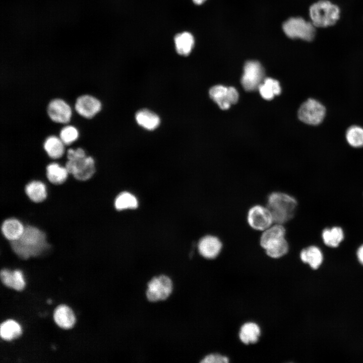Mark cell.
I'll list each match as a JSON object with an SVG mask.
<instances>
[{
  "label": "cell",
  "instance_id": "obj_9",
  "mask_svg": "<svg viewBox=\"0 0 363 363\" xmlns=\"http://www.w3.org/2000/svg\"><path fill=\"white\" fill-rule=\"evenodd\" d=\"M265 79L264 70L259 62L254 60L246 62L241 79V85L246 90L252 91L258 89Z\"/></svg>",
  "mask_w": 363,
  "mask_h": 363
},
{
  "label": "cell",
  "instance_id": "obj_24",
  "mask_svg": "<svg viewBox=\"0 0 363 363\" xmlns=\"http://www.w3.org/2000/svg\"><path fill=\"white\" fill-rule=\"evenodd\" d=\"M64 144L60 138L51 136L45 140L43 147L49 157L57 159L61 157L64 153Z\"/></svg>",
  "mask_w": 363,
  "mask_h": 363
},
{
  "label": "cell",
  "instance_id": "obj_30",
  "mask_svg": "<svg viewBox=\"0 0 363 363\" xmlns=\"http://www.w3.org/2000/svg\"><path fill=\"white\" fill-rule=\"evenodd\" d=\"M77 129L72 126L63 128L60 132L59 138L66 145H69L76 141L78 137Z\"/></svg>",
  "mask_w": 363,
  "mask_h": 363
},
{
  "label": "cell",
  "instance_id": "obj_12",
  "mask_svg": "<svg viewBox=\"0 0 363 363\" xmlns=\"http://www.w3.org/2000/svg\"><path fill=\"white\" fill-rule=\"evenodd\" d=\"M47 112L50 118L58 123H68L72 115V110L70 105L64 100L58 98L50 101L47 106Z\"/></svg>",
  "mask_w": 363,
  "mask_h": 363
},
{
  "label": "cell",
  "instance_id": "obj_4",
  "mask_svg": "<svg viewBox=\"0 0 363 363\" xmlns=\"http://www.w3.org/2000/svg\"><path fill=\"white\" fill-rule=\"evenodd\" d=\"M65 167L69 174H72L77 180H87L95 173L94 160L92 157L86 156L83 149H69Z\"/></svg>",
  "mask_w": 363,
  "mask_h": 363
},
{
  "label": "cell",
  "instance_id": "obj_5",
  "mask_svg": "<svg viewBox=\"0 0 363 363\" xmlns=\"http://www.w3.org/2000/svg\"><path fill=\"white\" fill-rule=\"evenodd\" d=\"M338 6L327 0H321L310 8V16L313 24L318 27H327L334 25L339 18Z\"/></svg>",
  "mask_w": 363,
  "mask_h": 363
},
{
  "label": "cell",
  "instance_id": "obj_33",
  "mask_svg": "<svg viewBox=\"0 0 363 363\" xmlns=\"http://www.w3.org/2000/svg\"><path fill=\"white\" fill-rule=\"evenodd\" d=\"M206 0H193V2L196 5H201L203 4Z\"/></svg>",
  "mask_w": 363,
  "mask_h": 363
},
{
  "label": "cell",
  "instance_id": "obj_20",
  "mask_svg": "<svg viewBox=\"0 0 363 363\" xmlns=\"http://www.w3.org/2000/svg\"><path fill=\"white\" fill-rule=\"evenodd\" d=\"M135 118L138 125L148 130L156 129L160 122L156 114L146 109L138 111L136 114Z\"/></svg>",
  "mask_w": 363,
  "mask_h": 363
},
{
  "label": "cell",
  "instance_id": "obj_7",
  "mask_svg": "<svg viewBox=\"0 0 363 363\" xmlns=\"http://www.w3.org/2000/svg\"><path fill=\"white\" fill-rule=\"evenodd\" d=\"M282 28L285 34L290 38L311 41L315 36V26L300 17L289 19L283 23Z\"/></svg>",
  "mask_w": 363,
  "mask_h": 363
},
{
  "label": "cell",
  "instance_id": "obj_18",
  "mask_svg": "<svg viewBox=\"0 0 363 363\" xmlns=\"http://www.w3.org/2000/svg\"><path fill=\"white\" fill-rule=\"evenodd\" d=\"M300 258L304 263L308 264L312 269H317L322 263L323 256L321 250L318 247L310 246L301 251Z\"/></svg>",
  "mask_w": 363,
  "mask_h": 363
},
{
  "label": "cell",
  "instance_id": "obj_15",
  "mask_svg": "<svg viewBox=\"0 0 363 363\" xmlns=\"http://www.w3.org/2000/svg\"><path fill=\"white\" fill-rule=\"evenodd\" d=\"M1 279L6 286L16 290L21 291L25 286V281L21 271L15 270L13 271L3 269L1 271Z\"/></svg>",
  "mask_w": 363,
  "mask_h": 363
},
{
  "label": "cell",
  "instance_id": "obj_29",
  "mask_svg": "<svg viewBox=\"0 0 363 363\" xmlns=\"http://www.w3.org/2000/svg\"><path fill=\"white\" fill-rule=\"evenodd\" d=\"M346 140L350 145L354 147L363 146V129L358 126H352L346 132Z\"/></svg>",
  "mask_w": 363,
  "mask_h": 363
},
{
  "label": "cell",
  "instance_id": "obj_27",
  "mask_svg": "<svg viewBox=\"0 0 363 363\" xmlns=\"http://www.w3.org/2000/svg\"><path fill=\"white\" fill-rule=\"evenodd\" d=\"M258 90L261 96L267 100L272 99L275 95H278L281 93V87L279 82L270 78H265Z\"/></svg>",
  "mask_w": 363,
  "mask_h": 363
},
{
  "label": "cell",
  "instance_id": "obj_11",
  "mask_svg": "<svg viewBox=\"0 0 363 363\" xmlns=\"http://www.w3.org/2000/svg\"><path fill=\"white\" fill-rule=\"evenodd\" d=\"M209 95L222 109H228L232 104L236 103L238 99V93L234 87L222 85L212 87L209 90Z\"/></svg>",
  "mask_w": 363,
  "mask_h": 363
},
{
  "label": "cell",
  "instance_id": "obj_14",
  "mask_svg": "<svg viewBox=\"0 0 363 363\" xmlns=\"http://www.w3.org/2000/svg\"><path fill=\"white\" fill-rule=\"evenodd\" d=\"M223 245L220 239L214 235H207L202 237L198 245L200 254L204 258L213 259L221 251Z\"/></svg>",
  "mask_w": 363,
  "mask_h": 363
},
{
  "label": "cell",
  "instance_id": "obj_3",
  "mask_svg": "<svg viewBox=\"0 0 363 363\" xmlns=\"http://www.w3.org/2000/svg\"><path fill=\"white\" fill-rule=\"evenodd\" d=\"M286 234L284 225L277 223L273 224L262 231L259 243L267 256L272 258H279L287 253L289 245Z\"/></svg>",
  "mask_w": 363,
  "mask_h": 363
},
{
  "label": "cell",
  "instance_id": "obj_22",
  "mask_svg": "<svg viewBox=\"0 0 363 363\" xmlns=\"http://www.w3.org/2000/svg\"><path fill=\"white\" fill-rule=\"evenodd\" d=\"M260 335L259 326L253 322L244 324L240 328L239 333L240 340L245 344L256 343Z\"/></svg>",
  "mask_w": 363,
  "mask_h": 363
},
{
  "label": "cell",
  "instance_id": "obj_32",
  "mask_svg": "<svg viewBox=\"0 0 363 363\" xmlns=\"http://www.w3.org/2000/svg\"><path fill=\"white\" fill-rule=\"evenodd\" d=\"M356 255L359 262L363 265V245L358 248Z\"/></svg>",
  "mask_w": 363,
  "mask_h": 363
},
{
  "label": "cell",
  "instance_id": "obj_17",
  "mask_svg": "<svg viewBox=\"0 0 363 363\" xmlns=\"http://www.w3.org/2000/svg\"><path fill=\"white\" fill-rule=\"evenodd\" d=\"M25 226L16 218H8L2 223L1 230L5 237L10 241L18 240L22 235Z\"/></svg>",
  "mask_w": 363,
  "mask_h": 363
},
{
  "label": "cell",
  "instance_id": "obj_25",
  "mask_svg": "<svg viewBox=\"0 0 363 363\" xmlns=\"http://www.w3.org/2000/svg\"><path fill=\"white\" fill-rule=\"evenodd\" d=\"M22 334L21 326L13 320L3 322L0 327V335L2 339L11 341L20 337Z\"/></svg>",
  "mask_w": 363,
  "mask_h": 363
},
{
  "label": "cell",
  "instance_id": "obj_13",
  "mask_svg": "<svg viewBox=\"0 0 363 363\" xmlns=\"http://www.w3.org/2000/svg\"><path fill=\"white\" fill-rule=\"evenodd\" d=\"M75 108L82 116L91 118L101 108V103L96 98L89 95H83L76 100Z\"/></svg>",
  "mask_w": 363,
  "mask_h": 363
},
{
  "label": "cell",
  "instance_id": "obj_6",
  "mask_svg": "<svg viewBox=\"0 0 363 363\" xmlns=\"http://www.w3.org/2000/svg\"><path fill=\"white\" fill-rule=\"evenodd\" d=\"M173 290V284L171 279L165 274H161L152 277L147 284L146 297L152 302L167 299Z\"/></svg>",
  "mask_w": 363,
  "mask_h": 363
},
{
  "label": "cell",
  "instance_id": "obj_28",
  "mask_svg": "<svg viewBox=\"0 0 363 363\" xmlns=\"http://www.w3.org/2000/svg\"><path fill=\"white\" fill-rule=\"evenodd\" d=\"M114 206L118 210L134 209L138 206V201L133 195L124 192L119 194L115 198Z\"/></svg>",
  "mask_w": 363,
  "mask_h": 363
},
{
  "label": "cell",
  "instance_id": "obj_10",
  "mask_svg": "<svg viewBox=\"0 0 363 363\" xmlns=\"http://www.w3.org/2000/svg\"><path fill=\"white\" fill-rule=\"evenodd\" d=\"M325 112V107L320 102L310 98L301 105L298 111V116L306 124L317 125L322 122Z\"/></svg>",
  "mask_w": 363,
  "mask_h": 363
},
{
  "label": "cell",
  "instance_id": "obj_19",
  "mask_svg": "<svg viewBox=\"0 0 363 363\" xmlns=\"http://www.w3.org/2000/svg\"><path fill=\"white\" fill-rule=\"evenodd\" d=\"M25 192L29 199L36 203L44 201L47 197L46 186L40 181L33 180L28 183Z\"/></svg>",
  "mask_w": 363,
  "mask_h": 363
},
{
  "label": "cell",
  "instance_id": "obj_2",
  "mask_svg": "<svg viewBox=\"0 0 363 363\" xmlns=\"http://www.w3.org/2000/svg\"><path fill=\"white\" fill-rule=\"evenodd\" d=\"M297 201L291 195L282 192L275 191L267 198L266 206L270 210L274 223L285 224L294 216Z\"/></svg>",
  "mask_w": 363,
  "mask_h": 363
},
{
  "label": "cell",
  "instance_id": "obj_23",
  "mask_svg": "<svg viewBox=\"0 0 363 363\" xmlns=\"http://www.w3.org/2000/svg\"><path fill=\"white\" fill-rule=\"evenodd\" d=\"M174 43L177 52L186 56L190 53L193 49L194 39L191 33L185 32L175 36Z\"/></svg>",
  "mask_w": 363,
  "mask_h": 363
},
{
  "label": "cell",
  "instance_id": "obj_21",
  "mask_svg": "<svg viewBox=\"0 0 363 363\" xmlns=\"http://www.w3.org/2000/svg\"><path fill=\"white\" fill-rule=\"evenodd\" d=\"M68 174L65 167L60 166L56 163L49 164L46 167V175L48 180L55 185L64 183L68 178Z\"/></svg>",
  "mask_w": 363,
  "mask_h": 363
},
{
  "label": "cell",
  "instance_id": "obj_1",
  "mask_svg": "<svg viewBox=\"0 0 363 363\" xmlns=\"http://www.w3.org/2000/svg\"><path fill=\"white\" fill-rule=\"evenodd\" d=\"M10 242L13 251L24 260L40 255L49 247L45 233L31 225L25 226L21 237L18 240Z\"/></svg>",
  "mask_w": 363,
  "mask_h": 363
},
{
  "label": "cell",
  "instance_id": "obj_16",
  "mask_svg": "<svg viewBox=\"0 0 363 363\" xmlns=\"http://www.w3.org/2000/svg\"><path fill=\"white\" fill-rule=\"evenodd\" d=\"M53 319L55 323L64 329L72 328L76 322V317L72 310L65 305L58 306L55 309Z\"/></svg>",
  "mask_w": 363,
  "mask_h": 363
},
{
  "label": "cell",
  "instance_id": "obj_26",
  "mask_svg": "<svg viewBox=\"0 0 363 363\" xmlns=\"http://www.w3.org/2000/svg\"><path fill=\"white\" fill-rule=\"evenodd\" d=\"M324 244L330 247H338L344 239V232L339 226H334L330 228L324 229L322 233Z\"/></svg>",
  "mask_w": 363,
  "mask_h": 363
},
{
  "label": "cell",
  "instance_id": "obj_8",
  "mask_svg": "<svg viewBox=\"0 0 363 363\" xmlns=\"http://www.w3.org/2000/svg\"><path fill=\"white\" fill-rule=\"evenodd\" d=\"M247 222L253 230L263 231L274 224L272 214L266 206L256 204L247 212Z\"/></svg>",
  "mask_w": 363,
  "mask_h": 363
},
{
  "label": "cell",
  "instance_id": "obj_31",
  "mask_svg": "<svg viewBox=\"0 0 363 363\" xmlns=\"http://www.w3.org/2000/svg\"><path fill=\"white\" fill-rule=\"evenodd\" d=\"M228 358L218 354H210L205 356L200 361L201 363H227Z\"/></svg>",
  "mask_w": 363,
  "mask_h": 363
}]
</instances>
